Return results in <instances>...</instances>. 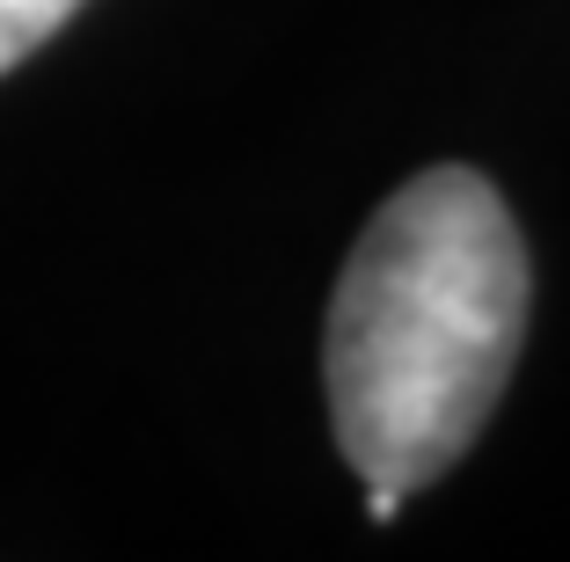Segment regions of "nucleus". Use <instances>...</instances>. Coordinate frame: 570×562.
I'll return each instance as SVG.
<instances>
[{
    "mask_svg": "<svg viewBox=\"0 0 570 562\" xmlns=\"http://www.w3.org/2000/svg\"><path fill=\"white\" fill-rule=\"evenodd\" d=\"M81 0H0V73L22 67L51 30H67Z\"/></svg>",
    "mask_w": 570,
    "mask_h": 562,
    "instance_id": "nucleus-2",
    "label": "nucleus"
},
{
    "mask_svg": "<svg viewBox=\"0 0 570 562\" xmlns=\"http://www.w3.org/2000/svg\"><path fill=\"white\" fill-rule=\"evenodd\" d=\"M527 336V248L475 168H424L373 213L330 299V424L366 482L424 490L490 424Z\"/></svg>",
    "mask_w": 570,
    "mask_h": 562,
    "instance_id": "nucleus-1",
    "label": "nucleus"
},
{
    "mask_svg": "<svg viewBox=\"0 0 570 562\" xmlns=\"http://www.w3.org/2000/svg\"><path fill=\"white\" fill-rule=\"evenodd\" d=\"M395 512H403V490H387V482H366V519H373V526H387Z\"/></svg>",
    "mask_w": 570,
    "mask_h": 562,
    "instance_id": "nucleus-3",
    "label": "nucleus"
}]
</instances>
